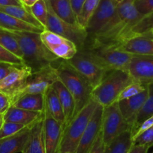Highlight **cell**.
Returning <instances> with one entry per match:
<instances>
[{
  "label": "cell",
  "instance_id": "cell-37",
  "mask_svg": "<svg viewBox=\"0 0 153 153\" xmlns=\"http://www.w3.org/2000/svg\"><path fill=\"white\" fill-rule=\"evenodd\" d=\"M152 126H153V116H152L151 117H149V118L146 120L144 122H143V123H141L140 126L138 127V128L137 129V131H135L134 134L133 136V140L137 137L139 136V135L141 134L143 132L146 131L147 129L151 128Z\"/></svg>",
  "mask_w": 153,
  "mask_h": 153
},
{
  "label": "cell",
  "instance_id": "cell-41",
  "mask_svg": "<svg viewBox=\"0 0 153 153\" xmlns=\"http://www.w3.org/2000/svg\"><path fill=\"white\" fill-rule=\"evenodd\" d=\"M85 1L86 0H71L72 8H73L74 12L76 18H77V16L80 14V10H81L82 7H83V5L84 4Z\"/></svg>",
  "mask_w": 153,
  "mask_h": 153
},
{
  "label": "cell",
  "instance_id": "cell-2",
  "mask_svg": "<svg viewBox=\"0 0 153 153\" xmlns=\"http://www.w3.org/2000/svg\"><path fill=\"white\" fill-rule=\"evenodd\" d=\"M59 59L53 65L56 69L59 80L68 89L74 99L75 117L91 101L92 89L83 76L68 65L65 60Z\"/></svg>",
  "mask_w": 153,
  "mask_h": 153
},
{
  "label": "cell",
  "instance_id": "cell-28",
  "mask_svg": "<svg viewBox=\"0 0 153 153\" xmlns=\"http://www.w3.org/2000/svg\"><path fill=\"white\" fill-rule=\"evenodd\" d=\"M147 86H148L149 89L148 98H147L145 104H143L141 110L138 113L137 117L135 120L134 125L133 128H132L133 136L137 129L141 125V123L148 118L151 117L152 116H153V83L147 85Z\"/></svg>",
  "mask_w": 153,
  "mask_h": 153
},
{
  "label": "cell",
  "instance_id": "cell-15",
  "mask_svg": "<svg viewBox=\"0 0 153 153\" xmlns=\"http://www.w3.org/2000/svg\"><path fill=\"white\" fill-rule=\"evenodd\" d=\"M126 71L134 80L147 86L153 83V57L134 55Z\"/></svg>",
  "mask_w": 153,
  "mask_h": 153
},
{
  "label": "cell",
  "instance_id": "cell-4",
  "mask_svg": "<svg viewBox=\"0 0 153 153\" xmlns=\"http://www.w3.org/2000/svg\"><path fill=\"white\" fill-rule=\"evenodd\" d=\"M98 104V103L92 98L89 104L75 116L70 123L65 126L59 153H74Z\"/></svg>",
  "mask_w": 153,
  "mask_h": 153
},
{
  "label": "cell",
  "instance_id": "cell-39",
  "mask_svg": "<svg viewBox=\"0 0 153 153\" xmlns=\"http://www.w3.org/2000/svg\"><path fill=\"white\" fill-rule=\"evenodd\" d=\"M11 106V101L10 98L6 95L0 92V113L4 114Z\"/></svg>",
  "mask_w": 153,
  "mask_h": 153
},
{
  "label": "cell",
  "instance_id": "cell-27",
  "mask_svg": "<svg viewBox=\"0 0 153 153\" xmlns=\"http://www.w3.org/2000/svg\"><path fill=\"white\" fill-rule=\"evenodd\" d=\"M0 11L8 14L12 17H16L20 20L26 22L31 25L45 29V27L41 24L32 14L29 12L27 8L24 6H18V5H8V6H0Z\"/></svg>",
  "mask_w": 153,
  "mask_h": 153
},
{
  "label": "cell",
  "instance_id": "cell-1",
  "mask_svg": "<svg viewBox=\"0 0 153 153\" xmlns=\"http://www.w3.org/2000/svg\"><path fill=\"white\" fill-rule=\"evenodd\" d=\"M19 44L25 65L32 72L38 71L59 59L51 53L44 45L40 33L26 31H11Z\"/></svg>",
  "mask_w": 153,
  "mask_h": 153
},
{
  "label": "cell",
  "instance_id": "cell-6",
  "mask_svg": "<svg viewBox=\"0 0 153 153\" xmlns=\"http://www.w3.org/2000/svg\"><path fill=\"white\" fill-rule=\"evenodd\" d=\"M65 62L89 83L92 90L97 87L104 78L106 71L97 64L96 62L83 50H80L76 53Z\"/></svg>",
  "mask_w": 153,
  "mask_h": 153
},
{
  "label": "cell",
  "instance_id": "cell-42",
  "mask_svg": "<svg viewBox=\"0 0 153 153\" xmlns=\"http://www.w3.org/2000/svg\"><path fill=\"white\" fill-rule=\"evenodd\" d=\"M149 149V147L147 146L134 144L128 153H147Z\"/></svg>",
  "mask_w": 153,
  "mask_h": 153
},
{
  "label": "cell",
  "instance_id": "cell-33",
  "mask_svg": "<svg viewBox=\"0 0 153 153\" xmlns=\"http://www.w3.org/2000/svg\"><path fill=\"white\" fill-rule=\"evenodd\" d=\"M26 128V126L11 122H4L0 128V140L12 136Z\"/></svg>",
  "mask_w": 153,
  "mask_h": 153
},
{
  "label": "cell",
  "instance_id": "cell-40",
  "mask_svg": "<svg viewBox=\"0 0 153 153\" xmlns=\"http://www.w3.org/2000/svg\"><path fill=\"white\" fill-rule=\"evenodd\" d=\"M104 149H105V145L103 142L101 134L100 133L92 146L90 153H104Z\"/></svg>",
  "mask_w": 153,
  "mask_h": 153
},
{
  "label": "cell",
  "instance_id": "cell-47",
  "mask_svg": "<svg viewBox=\"0 0 153 153\" xmlns=\"http://www.w3.org/2000/svg\"><path fill=\"white\" fill-rule=\"evenodd\" d=\"M123 1H125V0H116V2H117V3H119V2H123Z\"/></svg>",
  "mask_w": 153,
  "mask_h": 153
},
{
  "label": "cell",
  "instance_id": "cell-11",
  "mask_svg": "<svg viewBox=\"0 0 153 153\" xmlns=\"http://www.w3.org/2000/svg\"><path fill=\"white\" fill-rule=\"evenodd\" d=\"M40 37L47 48L60 59H70L78 51L73 42L47 29L40 33Z\"/></svg>",
  "mask_w": 153,
  "mask_h": 153
},
{
  "label": "cell",
  "instance_id": "cell-21",
  "mask_svg": "<svg viewBox=\"0 0 153 153\" xmlns=\"http://www.w3.org/2000/svg\"><path fill=\"white\" fill-rule=\"evenodd\" d=\"M22 153H45L43 117L31 127L29 140Z\"/></svg>",
  "mask_w": 153,
  "mask_h": 153
},
{
  "label": "cell",
  "instance_id": "cell-36",
  "mask_svg": "<svg viewBox=\"0 0 153 153\" xmlns=\"http://www.w3.org/2000/svg\"><path fill=\"white\" fill-rule=\"evenodd\" d=\"M135 7L143 15L153 13V0H135Z\"/></svg>",
  "mask_w": 153,
  "mask_h": 153
},
{
  "label": "cell",
  "instance_id": "cell-22",
  "mask_svg": "<svg viewBox=\"0 0 153 153\" xmlns=\"http://www.w3.org/2000/svg\"><path fill=\"white\" fill-rule=\"evenodd\" d=\"M0 27L8 31H26L37 33H42L45 30L2 11H0Z\"/></svg>",
  "mask_w": 153,
  "mask_h": 153
},
{
  "label": "cell",
  "instance_id": "cell-34",
  "mask_svg": "<svg viewBox=\"0 0 153 153\" xmlns=\"http://www.w3.org/2000/svg\"><path fill=\"white\" fill-rule=\"evenodd\" d=\"M0 62L10 63L16 65H24V62L23 59L20 58L17 56L14 55L9 51L0 45Z\"/></svg>",
  "mask_w": 153,
  "mask_h": 153
},
{
  "label": "cell",
  "instance_id": "cell-23",
  "mask_svg": "<svg viewBox=\"0 0 153 153\" xmlns=\"http://www.w3.org/2000/svg\"><path fill=\"white\" fill-rule=\"evenodd\" d=\"M133 145V133L128 129L105 146L104 153H128Z\"/></svg>",
  "mask_w": 153,
  "mask_h": 153
},
{
  "label": "cell",
  "instance_id": "cell-17",
  "mask_svg": "<svg viewBox=\"0 0 153 153\" xmlns=\"http://www.w3.org/2000/svg\"><path fill=\"white\" fill-rule=\"evenodd\" d=\"M43 113L24 110L11 105L4 113V122H11L24 125L26 127H32L43 117Z\"/></svg>",
  "mask_w": 153,
  "mask_h": 153
},
{
  "label": "cell",
  "instance_id": "cell-45",
  "mask_svg": "<svg viewBox=\"0 0 153 153\" xmlns=\"http://www.w3.org/2000/svg\"><path fill=\"white\" fill-rule=\"evenodd\" d=\"M3 123H4V114L0 113V128H1V127H2Z\"/></svg>",
  "mask_w": 153,
  "mask_h": 153
},
{
  "label": "cell",
  "instance_id": "cell-7",
  "mask_svg": "<svg viewBox=\"0 0 153 153\" xmlns=\"http://www.w3.org/2000/svg\"><path fill=\"white\" fill-rule=\"evenodd\" d=\"M46 2L48 8V23L45 29L73 42L76 45L78 51L83 49L88 41V35L86 29L78 26H74L62 20L53 11L48 0H46Z\"/></svg>",
  "mask_w": 153,
  "mask_h": 153
},
{
  "label": "cell",
  "instance_id": "cell-20",
  "mask_svg": "<svg viewBox=\"0 0 153 153\" xmlns=\"http://www.w3.org/2000/svg\"><path fill=\"white\" fill-rule=\"evenodd\" d=\"M58 95L65 116V126L68 125L74 117L75 101L68 89L59 79L52 86ZM64 126V127H65Z\"/></svg>",
  "mask_w": 153,
  "mask_h": 153
},
{
  "label": "cell",
  "instance_id": "cell-44",
  "mask_svg": "<svg viewBox=\"0 0 153 153\" xmlns=\"http://www.w3.org/2000/svg\"><path fill=\"white\" fill-rule=\"evenodd\" d=\"M20 1L23 6L26 7V8H29V7L35 5L39 0H20Z\"/></svg>",
  "mask_w": 153,
  "mask_h": 153
},
{
  "label": "cell",
  "instance_id": "cell-14",
  "mask_svg": "<svg viewBox=\"0 0 153 153\" xmlns=\"http://www.w3.org/2000/svg\"><path fill=\"white\" fill-rule=\"evenodd\" d=\"M103 110L104 107L98 104L74 153H90L97 137L101 133Z\"/></svg>",
  "mask_w": 153,
  "mask_h": 153
},
{
  "label": "cell",
  "instance_id": "cell-31",
  "mask_svg": "<svg viewBox=\"0 0 153 153\" xmlns=\"http://www.w3.org/2000/svg\"><path fill=\"white\" fill-rule=\"evenodd\" d=\"M29 12L46 29L48 23V8L46 0H39L35 5L27 8Z\"/></svg>",
  "mask_w": 153,
  "mask_h": 153
},
{
  "label": "cell",
  "instance_id": "cell-5",
  "mask_svg": "<svg viewBox=\"0 0 153 153\" xmlns=\"http://www.w3.org/2000/svg\"><path fill=\"white\" fill-rule=\"evenodd\" d=\"M82 50L86 51L106 71H126L131 60L134 56V54L112 46H88Z\"/></svg>",
  "mask_w": 153,
  "mask_h": 153
},
{
  "label": "cell",
  "instance_id": "cell-35",
  "mask_svg": "<svg viewBox=\"0 0 153 153\" xmlns=\"http://www.w3.org/2000/svg\"><path fill=\"white\" fill-rule=\"evenodd\" d=\"M134 144L147 146L150 148L153 146V126L134 140Z\"/></svg>",
  "mask_w": 153,
  "mask_h": 153
},
{
  "label": "cell",
  "instance_id": "cell-18",
  "mask_svg": "<svg viewBox=\"0 0 153 153\" xmlns=\"http://www.w3.org/2000/svg\"><path fill=\"white\" fill-rule=\"evenodd\" d=\"M134 55L153 57V39L149 37H137L115 47Z\"/></svg>",
  "mask_w": 153,
  "mask_h": 153
},
{
  "label": "cell",
  "instance_id": "cell-16",
  "mask_svg": "<svg viewBox=\"0 0 153 153\" xmlns=\"http://www.w3.org/2000/svg\"><path fill=\"white\" fill-rule=\"evenodd\" d=\"M148 95L149 89L147 86L146 89L140 93L127 99L118 101L119 107H120L122 115L130 126L131 131L138 113L141 110L143 104H145Z\"/></svg>",
  "mask_w": 153,
  "mask_h": 153
},
{
  "label": "cell",
  "instance_id": "cell-24",
  "mask_svg": "<svg viewBox=\"0 0 153 153\" xmlns=\"http://www.w3.org/2000/svg\"><path fill=\"white\" fill-rule=\"evenodd\" d=\"M53 11L62 20L74 26H78L71 0H48Z\"/></svg>",
  "mask_w": 153,
  "mask_h": 153
},
{
  "label": "cell",
  "instance_id": "cell-19",
  "mask_svg": "<svg viewBox=\"0 0 153 153\" xmlns=\"http://www.w3.org/2000/svg\"><path fill=\"white\" fill-rule=\"evenodd\" d=\"M31 127H26L18 133L0 140V153L23 152L30 134Z\"/></svg>",
  "mask_w": 153,
  "mask_h": 153
},
{
  "label": "cell",
  "instance_id": "cell-46",
  "mask_svg": "<svg viewBox=\"0 0 153 153\" xmlns=\"http://www.w3.org/2000/svg\"><path fill=\"white\" fill-rule=\"evenodd\" d=\"M149 34H150V37H151L152 39H153V26L151 28V29H150Z\"/></svg>",
  "mask_w": 153,
  "mask_h": 153
},
{
  "label": "cell",
  "instance_id": "cell-9",
  "mask_svg": "<svg viewBox=\"0 0 153 153\" xmlns=\"http://www.w3.org/2000/svg\"><path fill=\"white\" fill-rule=\"evenodd\" d=\"M32 70L26 65H18L0 80V92L6 95L13 103L19 98L26 86Z\"/></svg>",
  "mask_w": 153,
  "mask_h": 153
},
{
  "label": "cell",
  "instance_id": "cell-26",
  "mask_svg": "<svg viewBox=\"0 0 153 153\" xmlns=\"http://www.w3.org/2000/svg\"><path fill=\"white\" fill-rule=\"evenodd\" d=\"M45 107L56 121L64 125L65 116L61 102L55 89L51 86L45 93Z\"/></svg>",
  "mask_w": 153,
  "mask_h": 153
},
{
  "label": "cell",
  "instance_id": "cell-8",
  "mask_svg": "<svg viewBox=\"0 0 153 153\" xmlns=\"http://www.w3.org/2000/svg\"><path fill=\"white\" fill-rule=\"evenodd\" d=\"M128 129H131L130 126L123 118L118 101L104 107L101 134L104 145H108L114 138Z\"/></svg>",
  "mask_w": 153,
  "mask_h": 153
},
{
  "label": "cell",
  "instance_id": "cell-10",
  "mask_svg": "<svg viewBox=\"0 0 153 153\" xmlns=\"http://www.w3.org/2000/svg\"><path fill=\"white\" fill-rule=\"evenodd\" d=\"M58 80L56 69L53 65L38 71L32 72L19 98L26 94H45Z\"/></svg>",
  "mask_w": 153,
  "mask_h": 153
},
{
  "label": "cell",
  "instance_id": "cell-3",
  "mask_svg": "<svg viewBox=\"0 0 153 153\" xmlns=\"http://www.w3.org/2000/svg\"><path fill=\"white\" fill-rule=\"evenodd\" d=\"M127 71L114 70L106 74L101 83L92 92V98L104 107L117 102L122 91L133 81Z\"/></svg>",
  "mask_w": 153,
  "mask_h": 153
},
{
  "label": "cell",
  "instance_id": "cell-43",
  "mask_svg": "<svg viewBox=\"0 0 153 153\" xmlns=\"http://www.w3.org/2000/svg\"><path fill=\"white\" fill-rule=\"evenodd\" d=\"M8 5L23 6L20 0H0V6H8Z\"/></svg>",
  "mask_w": 153,
  "mask_h": 153
},
{
  "label": "cell",
  "instance_id": "cell-30",
  "mask_svg": "<svg viewBox=\"0 0 153 153\" xmlns=\"http://www.w3.org/2000/svg\"><path fill=\"white\" fill-rule=\"evenodd\" d=\"M100 0H86L80 12L77 16V23L83 29H86L91 17L96 10Z\"/></svg>",
  "mask_w": 153,
  "mask_h": 153
},
{
  "label": "cell",
  "instance_id": "cell-29",
  "mask_svg": "<svg viewBox=\"0 0 153 153\" xmlns=\"http://www.w3.org/2000/svg\"><path fill=\"white\" fill-rule=\"evenodd\" d=\"M0 45L9 51L14 55L23 59L21 50L17 39L11 31L0 27Z\"/></svg>",
  "mask_w": 153,
  "mask_h": 153
},
{
  "label": "cell",
  "instance_id": "cell-38",
  "mask_svg": "<svg viewBox=\"0 0 153 153\" xmlns=\"http://www.w3.org/2000/svg\"><path fill=\"white\" fill-rule=\"evenodd\" d=\"M17 66L18 65L0 62V80H2V79L5 78V76H6L8 74L11 73Z\"/></svg>",
  "mask_w": 153,
  "mask_h": 153
},
{
  "label": "cell",
  "instance_id": "cell-32",
  "mask_svg": "<svg viewBox=\"0 0 153 153\" xmlns=\"http://www.w3.org/2000/svg\"><path fill=\"white\" fill-rule=\"evenodd\" d=\"M147 88L146 85L142 84L141 83H139L137 81L133 80L129 85H128L120 93L119 95V98L117 99V101H122V100L127 99V98L133 97L137 94L140 93L143 91L145 90Z\"/></svg>",
  "mask_w": 153,
  "mask_h": 153
},
{
  "label": "cell",
  "instance_id": "cell-13",
  "mask_svg": "<svg viewBox=\"0 0 153 153\" xmlns=\"http://www.w3.org/2000/svg\"><path fill=\"white\" fill-rule=\"evenodd\" d=\"M64 125L56 121L45 107L43 113V131L45 153H59Z\"/></svg>",
  "mask_w": 153,
  "mask_h": 153
},
{
  "label": "cell",
  "instance_id": "cell-12",
  "mask_svg": "<svg viewBox=\"0 0 153 153\" xmlns=\"http://www.w3.org/2000/svg\"><path fill=\"white\" fill-rule=\"evenodd\" d=\"M117 6L116 0H100L86 28L88 39L94 38L107 26L117 11Z\"/></svg>",
  "mask_w": 153,
  "mask_h": 153
},
{
  "label": "cell",
  "instance_id": "cell-25",
  "mask_svg": "<svg viewBox=\"0 0 153 153\" xmlns=\"http://www.w3.org/2000/svg\"><path fill=\"white\" fill-rule=\"evenodd\" d=\"M12 105L18 108L42 113L45 107V94H26L22 95L13 103Z\"/></svg>",
  "mask_w": 153,
  "mask_h": 153
}]
</instances>
